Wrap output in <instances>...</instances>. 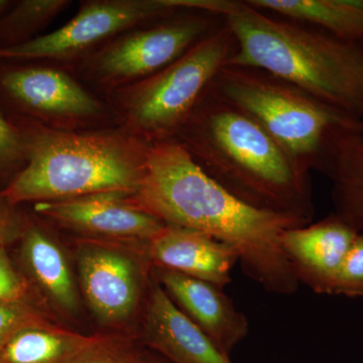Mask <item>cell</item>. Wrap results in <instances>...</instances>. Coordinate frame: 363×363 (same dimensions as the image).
I'll return each instance as SVG.
<instances>
[{
	"instance_id": "cell-16",
	"label": "cell",
	"mask_w": 363,
	"mask_h": 363,
	"mask_svg": "<svg viewBox=\"0 0 363 363\" xmlns=\"http://www.w3.org/2000/svg\"><path fill=\"white\" fill-rule=\"evenodd\" d=\"M21 240V262L40 297L62 316H77L80 288L58 241L38 226L26 227Z\"/></svg>"
},
{
	"instance_id": "cell-22",
	"label": "cell",
	"mask_w": 363,
	"mask_h": 363,
	"mask_svg": "<svg viewBox=\"0 0 363 363\" xmlns=\"http://www.w3.org/2000/svg\"><path fill=\"white\" fill-rule=\"evenodd\" d=\"M51 319L26 302H0V350L18 332Z\"/></svg>"
},
{
	"instance_id": "cell-24",
	"label": "cell",
	"mask_w": 363,
	"mask_h": 363,
	"mask_svg": "<svg viewBox=\"0 0 363 363\" xmlns=\"http://www.w3.org/2000/svg\"><path fill=\"white\" fill-rule=\"evenodd\" d=\"M28 284L14 269L6 248L0 247V302H26Z\"/></svg>"
},
{
	"instance_id": "cell-4",
	"label": "cell",
	"mask_w": 363,
	"mask_h": 363,
	"mask_svg": "<svg viewBox=\"0 0 363 363\" xmlns=\"http://www.w3.org/2000/svg\"><path fill=\"white\" fill-rule=\"evenodd\" d=\"M147 147L118 133L38 131L26 143L25 168L0 198L16 205L133 195L143 179Z\"/></svg>"
},
{
	"instance_id": "cell-11",
	"label": "cell",
	"mask_w": 363,
	"mask_h": 363,
	"mask_svg": "<svg viewBox=\"0 0 363 363\" xmlns=\"http://www.w3.org/2000/svg\"><path fill=\"white\" fill-rule=\"evenodd\" d=\"M358 233L337 215L289 229L281 247L298 284L320 295H334L336 279Z\"/></svg>"
},
{
	"instance_id": "cell-19",
	"label": "cell",
	"mask_w": 363,
	"mask_h": 363,
	"mask_svg": "<svg viewBox=\"0 0 363 363\" xmlns=\"http://www.w3.org/2000/svg\"><path fill=\"white\" fill-rule=\"evenodd\" d=\"M90 338L49 319L16 333L0 350V363H65Z\"/></svg>"
},
{
	"instance_id": "cell-6",
	"label": "cell",
	"mask_w": 363,
	"mask_h": 363,
	"mask_svg": "<svg viewBox=\"0 0 363 363\" xmlns=\"http://www.w3.org/2000/svg\"><path fill=\"white\" fill-rule=\"evenodd\" d=\"M235 51L223 21L173 63L140 81L124 97L130 128L150 143L175 138Z\"/></svg>"
},
{
	"instance_id": "cell-13",
	"label": "cell",
	"mask_w": 363,
	"mask_h": 363,
	"mask_svg": "<svg viewBox=\"0 0 363 363\" xmlns=\"http://www.w3.org/2000/svg\"><path fill=\"white\" fill-rule=\"evenodd\" d=\"M143 340L169 363H233L230 357L174 304L154 278L145 300Z\"/></svg>"
},
{
	"instance_id": "cell-21",
	"label": "cell",
	"mask_w": 363,
	"mask_h": 363,
	"mask_svg": "<svg viewBox=\"0 0 363 363\" xmlns=\"http://www.w3.org/2000/svg\"><path fill=\"white\" fill-rule=\"evenodd\" d=\"M70 4L64 0H25L0 23V33L6 39L30 33L58 16Z\"/></svg>"
},
{
	"instance_id": "cell-15",
	"label": "cell",
	"mask_w": 363,
	"mask_h": 363,
	"mask_svg": "<svg viewBox=\"0 0 363 363\" xmlns=\"http://www.w3.org/2000/svg\"><path fill=\"white\" fill-rule=\"evenodd\" d=\"M2 84L7 92L30 111L60 119L96 116L100 105L70 76L50 68L9 72Z\"/></svg>"
},
{
	"instance_id": "cell-23",
	"label": "cell",
	"mask_w": 363,
	"mask_h": 363,
	"mask_svg": "<svg viewBox=\"0 0 363 363\" xmlns=\"http://www.w3.org/2000/svg\"><path fill=\"white\" fill-rule=\"evenodd\" d=\"M363 297V234H358L339 271L333 296Z\"/></svg>"
},
{
	"instance_id": "cell-20",
	"label": "cell",
	"mask_w": 363,
	"mask_h": 363,
	"mask_svg": "<svg viewBox=\"0 0 363 363\" xmlns=\"http://www.w3.org/2000/svg\"><path fill=\"white\" fill-rule=\"evenodd\" d=\"M65 363H150V360L125 336L94 334Z\"/></svg>"
},
{
	"instance_id": "cell-10",
	"label": "cell",
	"mask_w": 363,
	"mask_h": 363,
	"mask_svg": "<svg viewBox=\"0 0 363 363\" xmlns=\"http://www.w3.org/2000/svg\"><path fill=\"white\" fill-rule=\"evenodd\" d=\"M126 196L97 194L40 202L35 209L60 225L94 240L147 243L166 226L126 201Z\"/></svg>"
},
{
	"instance_id": "cell-14",
	"label": "cell",
	"mask_w": 363,
	"mask_h": 363,
	"mask_svg": "<svg viewBox=\"0 0 363 363\" xmlns=\"http://www.w3.org/2000/svg\"><path fill=\"white\" fill-rule=\"evenodd\" d=\"M145 250L152 267L180 272L221 289L230 283L231 271L240 262L235 250L223 241L169 224L145 243Z\"/></svg>"
},
{
	"instance_id": "cell-1",
	"label": "cell",
	"mask_w": 363,
	"mask_h": 363,
	"mask_svg": "<svg viewBox=\"0 0 363 363\" xmlns=\"http://www.w3.org/2000/svg\"><path fill=\"white\" fill-rule=\"evenodd\" d=\"M125 199L164 223L209 234L230 245L242 272L267 292H297L300 284L281 247V236L310 223L241 201L207 175L175 138L147 145L142 181Z\"/></svg>"
},
{
	"instance_id": "cell-7",
	"label": "cell",
	"mask_w": 363,
	"mask_h": 363,
	"mask_svg": "<svg viewBox=\"0 0 363 363\" xmlns=\"http://www.w3.org/2000/svg\"><path fill=\"white\" fill-rule=\"evenodd\" d=\"M119 241L87 240L77 248L79 288L100 324L121 326L138 310L150 281L143 247L136 255Z\"/></svg>"
},
{
	"instance_id": "cell-3",
	"label": "cell",
	"mask_w": 363,
	"mask_h": 363,
	"mask_svg": "<svg viewBox=\"0 0 363 363\" xmlns=\"http://www.w3.org/2000/svg\"><path fill=\"white\" fill-rule=\"evenodd\" d=\"M174 138L207 175L241 201L312 223L310 172L211 88Z\"/></svg>"
},
{
	"instance_id": "cell-8",
	"label": "cell",
	"mask_w": 363,
	"mask_h": 363,
	"mask_svg": "<svg viewBox=\"0 0 363 363\" xmlns=\"http://www.w3.org/2000/svg\"><path fill=\"white\" fill-rule=\"evenodd\" d=\"M167 0H105L87 2L65 26L9 47H0V59H67L87 51L116 33L178 11Z\"/></svg>"
},
{
	"instance_id": "cell-2",
	"label": "cell",
	"mask_w": 363,
	"mask_h": 363,
	"mask_svg": "<svg viewBox=\"0 0 363 363\" xmlns=\"http://www.w3.org/2000/svg\"><path fill=\"white\" fill-rule=\"evenodd\" d=\"M168 2L177 9L220 16L236 42V51L227 65L266 72L363 119V42L274 18L247 0Z\"/></svg>"
},
{
	"instance_id": "cell-17",
	"label": "cell",
	"mask_w": 363,
	"mask_h": 363,
	"mask_svg": "<svg viewBox=\"0 0 363 363\" xmlns=\"http://www.w3.org/2000/svg\"><path fill=\"white\" fill-rule=\"evenodd\" d=\"M255 9L363 42V0H247Z\"/></svg>"
},
{
	"instance_id": "cell-25",
	"label": "cell",
	"mask_w": 363,
	"mask_h": 363,
	"mask_svg": "<svg viewBox=\"0 0 363 363\" xmlns=\"http://www.w3.org/2000/svg\"><path fill=\"white\" fill-rule=\"evenodd\" d=\"M23 157H26V143L0 113V168L11 166Z\"/></svg>"
},
{
	"instance_id": "cell-26",
	"label": "cell",
	"mask_w": 363,
	"mask_h": 363,
	"mask_svg": "<svg viewBox=\"0 0 363 363\" xmlns=\"http://www.w3.org/2000/svg\"><path fill=\"white\" fill-rule=\"evenodd\" d=\"M9 205L11 204L0 198V247L21 240L26 229L20 217Z\"/></svg>"
},
{
	"instance_id": "cell-28",
	"label": "cell",
	"mask_w": 363,
	"mask_h": 363,
	"mask_svg": "<svg viewBox=\"0 0 363 363\" xmlns=\"http://www.w3.org/2000/svg\"><path fill=\"white\" fill-rule=\"evenodd\" d=\"M150 363H169L164 359H152V358L149 357Z\"/></svg>"
},
{
	"instance_id": "cell-9",
	"label": "cell",
	"mask_w": 363,
	"mask_h": 363,
	"mask_svg": "<svg viewBox=\"0 0 363 363\" xmlns=\"http://www.w3.org/2000/svg\"><path fill=\"white\" fill-rule=\"evenodd\" d=\"M211 20L192 16L121 38L93 60L101 82L117 85L142 81L169 65L213 28Z\"/></svg>"
},
{
	"instance_id": "cell-18",
	"label": "cell",
	"mask_w": 363,
	"mask_h": 363,
	"mask_svg": "<svg viewBox=\"0 0 363 363\" xmlns=\"http://www.w3.org/2000/svg\"><path fill=\"white\" fill-rule=\"evenodd\" d=\"M328 176L334 214L363 234V128L341 136Z\"/></svg>"
},
{
	"instance_id": "cell-5",
	"label": "cell",
	"mask_w": 363,
	"mask_h": 363,
	"mask_svg": "<svg viewBox=\"0 0 363 363\" xmlns=\"http://www.w3.org/2000/svg\"><path fill=\"white\" fill-rule=\"evenodd\" d=\"M211 89L259 124L303 168L329 175L341 136L357 118L266 72L224 66Z\"/></svg>"
},
{
	"instance_id": "cell-27",
	"label": "cell",
	"mask_w": 363,
	"mask_h": 363,
	"mask_svg": "<svg viewBox=\"0 0 363 363\" xmlns=\"http://www.w3.org/2000/svg\"><path fill=\"white\" fill-rule=\"evenodd\" d=\"M9 1H4V0H0V14L2 13V11L6 9V6H9Z\"/></svg>"
},
{
	"instance_id": "cell-12",
	"label": "cell",
	"mask_w": 363,
	"mask_h": 363,
	"mask_svg": "<svg viewBox=\"0 0 363 363\" xmlns=\"http://www.w3.org/2000/svg\"><path fill=\"white\" fill-rule=\"evenodd\" d=\"M152 272L174 304L230 357L247 337L250 324L223 289L169 269L152 267Z\"/></svg>"
}]
</instances>
